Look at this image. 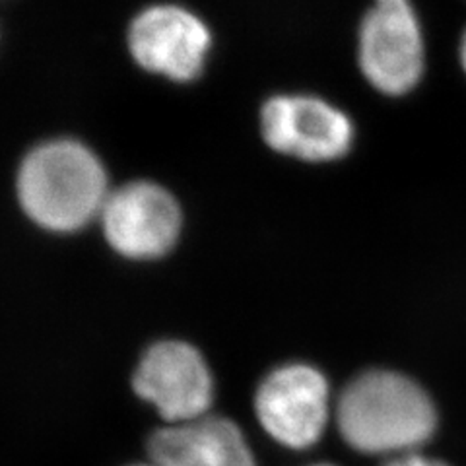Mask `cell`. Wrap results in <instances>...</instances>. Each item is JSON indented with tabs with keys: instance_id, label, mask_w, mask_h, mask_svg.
Wrapping results in <instances>:
<instances>
[{
	"instance_id": "obj_1",
	"label": "cell",
	"mask_w": 466,
	"mask_h": 466,
	"mask_svg": "<svg viewBox=\"0 0 466 466\" xmlns=\"http://www.w3.org/2000/svg\"><path fill=\"white\" fill-rule=\"evenodd\" d=\"M441 410L418 377L389 366L354 373L337 392L334 433L361 459L385 462L430 449Z\"/></svg>"
},
{
	"instance_id": "obj_2",
	"label": "cell",
	"mask_w": 466,
	"mask_h": 466,
	"mask_svg": "<svg viewBox=\"0 0 466 466\" xmlns=\"http://www.w3.org/2000/svg\"><path fill=\"white\" fill-rule=\"evenodd\" d=\"M111 193L106 166L75 138H55L29 150L16 175L24 214L53 233H72L97 220Z\"/></svg>"
},
{
	"instance_id": "obj_3",
	"label": "cell",
	"mask_w": 466,
	"mask_h": 466,
	"mask_svg": "<svg viewBox=\"0 0 466 466\" xmlns=\"http://www.w3.org/2000/svg\"><path fill=\"white\" fill-rule=\"evenodd\" d=\"M337 392L329 373L309 360H284L251 390L257 433L286 455L309 457L334 433Z\"/></svg>"
},
{
	"instance_id": "obj_4",
	"label": "cell",
	"mask_w": 466,
	"mask_h": 466,
	"mask_svg": "<svg viewBox=\"0 0 466 466\" xmlns=\"http://www.w3.org/2000/svg\"><path fill=\"white\" fill-rule=\"evenodd\" d=\"M128 390L156 418L179 426L218 410L220 385L208 356L185 339H157L146 346L128 375Z\"/></svg>"
},
{
	"instance_id": "obj_5",
	"label": "cell",
	"mask_w": 466,
	"mask_h": 466,
	"mask_svg": "<svg viewBox=\"0 0 466 466\" xmlns=\"http://www.w3.org/2000/svg\"><path fill=\"white\" fill-rule=\"evenodd\" d=\"M361 78L379 96L414 94L428 72V39L414 0H371L356 34Z\"/></svg>"
},
{
	"instance_id": "obj_6",
	"label": "cell",
	"mask_w": 466,
	"mask_h": 466,
	"mask_svg": "<svg viewBox=\"0 0 466 466\" xmlns=\"http://www.w3.org/2000/svg\"><path fill=\"white\" fill-rule=\"evenodd\" d=\"M260 135L270 150L305 164L340 162L356 144L346 109L313 94H279L260 107Z\"/></svg>"
},
{
	"instance_id": "obj_7",
	"label": "cell",
	"mask_w": 466,
	"mask_h": 466,
	"mask_svg": "<svg viewBox=\"0 0 466 466\" xmlns=\"http://www.w3.org/2000/svg\"><path fill=\"white\" fill-rule=\"evenodd\" d=\"M97 222L115 253L128 260H154L177 243L183 212L166 187L130 181L111 188Z\"/></svg>"
},
{
	"instance_id": "obj_8",
	"label": "cell",
	"mask_w": 466,
	"mask_h": 466,
	"mask_svg": "<svg viewBox=\"0 0 466 466\" xmlns=\"http://www.w3.org/2000/svg\"><path fill=\"white\" fill-rule=\"evenodd\" d=\"M127 46L133 61L150 75L187 84L197 80L212 49L210 27L179 5H152L128 25Z\"/></svg>"
},
{
	"instance_id": "obj_9",
	"label": "cell",
	"mask_w": 466,
	"mask_h": 466,
	"mask_svg": "<svg viewBox=\"0 0 466 466\" xmlns=\"http://www.w3.org/2000/svg\"><path fill=\"white\" fill-rule=\"evenodd\" d=\"M144 457L157 466H262L249 430L220 410L179 426H156L146 435Z\"/></svg>"
},
{
	"instance_id": "obj_10",
	"label": "cell",
	"mask_w": 466,
	"mask_h": 466,
	"mask_svg": "<svg viewBox=\"0 0 466 466\" xmlns=\"http://www.w3.org/2000/svg\"><path fill=\"white\" fill-rule=\"evenodd\" d=\"M379 466H453L443 457L431 453L430 449L416 451V453H408L397 459H390L385 462H379Z\"/></svg>"
},
{
	"instance_id": "obj_11",
	"label": "cell",
	"mask_w": 466,
	"mask_h": 466,
	"mask_svg": "<svg viewBox=\"0 0 466 466\" xmlns=\"http://www.w3.org/2000/svg\"><path fill=\"white\" fill-rule=\"evenodd\" d=\"M457 61H459V66L466 78V27L461 32V37L457 43Z\"/></svg>"
},
{
	"instance_id": "obj_12",
	"label": "cell",
	"mask_w": 466,
	"mask_h": 466,
	"mask_svg": "<svg viewBox=\"0 0 466 466\" xmlns=\"http://www.w3.org/2000/svg\"><path fill=\"white\" fill-rule=\"evenodd\" d=\"M301 466H344V464L332 459H308Z\"/></svg>"
},
{
	"instance_id": "obj_13",
	"label": "cell",
	"mask_w": 466,
	"mask_h": 466,
	"mask_svg": "<svg viewBox=\"0 0 466 466\" xmlns=\"http://www.w3.org/2000/svg\"><path fill=\"white\" fill-rule=\"evenodd\" d=\"M121 466H157L154 461H150L148 457H144V459H138V461H130V462H125V464H121Z\"/></svg>"
}]
</instances>
